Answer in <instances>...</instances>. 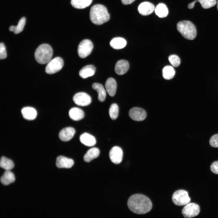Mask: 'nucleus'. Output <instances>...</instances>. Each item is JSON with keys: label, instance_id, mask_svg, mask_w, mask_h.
Listing matches in <instances>:
<instances>
[{"label": "nucleus", "instance_id": "e433bc0d", "mask_svg": "<svg viewBox=\"0 0 218 218\" xmlns=\"http://www.w3.org/2000/svg\"><path fill=\"white\" fill-rule=\"evenodd\" d=\"M15 29V26H11L9 28V30L11 31L14 32Z\"/></svg>", "mask_w": 218, "mask_h": 218}, {"label": "nucleus", "instance_id": "7c9ffc66", "mask_svg": "<svg viewBox=\"0 0 218 218\" xmlns=\"http://www.w3.org/2000/svg\"><path fill=\"white\" fill-rule=\"evenodd\" d=\"M25 21L26 18L25 17H23L20 19L17 25L15 26V29L14 32L15 34H18L22 31L25 23Z\"/></svg>", "mask_w": 218, "mask_h": 218}, {"label": "nucleus", "instance_id": "5701e85b", "mask_svg": "<svg viewBox=\"0 0 218 218\" xmlns=\"http://www.w3.org/2000/svg\"><path fill=\"white\" fill-rule=\"evenodd\" d=\"M100 151L97 147H93L89 150L84 157V160L86 162H89L93 159L98 157Z\"/></svg>", "mask_w": 218, "mask_h": 218}, {"label": "nucleus", "instance_id": "4468645a", "mask_svg": "<svg viewBox=\"0 0 218 218\" xmlns=\"http://www.w3.org/2000/svg\"><path fill=\"white\" fill-rule=\"evenodd\" d=\"M75 133V130L73 128L67 127L61 130L59 134V137L62 141H67L71 140Z\"/></svg>", "mask_w": 218, "mask_h": 218}, {"label": "nucleus", "instance_id": "72a5a7b5", "mask_svg": "<svg viewBox=\"0 0 218 218\" xmlns=\"http://www.w3.org/2000/svg\"><path fill=\"white\" fill-rule=\"evenodd\" d=\"M7 57V53L5 46L2 42L0 43V58L3 59Z\"/></svg>", "mask_w": 218, "mask_h": 218}, {"label": "nucleus", "instance_id": "4be33fe9", "mask_svg": "<svg viewBox=\"0 0 218 218\" xmlns=\"http://www.w3.org/2000/svg\"><path fill=\"white\" fill-rule=\"evenodd\" d=\"M110 44L111 47L115 49H119L124 48L127 44L126 40L121 37H116L112 39Z\"/></svg>", "mask_w": 218, "mask_h": 218}, {"label": "nucleus", "instance_id": "7ed1b4c3", "mask_svg": "<svg viewBox=\"0 0 218 218\" xmlns=\"http://www.w3.org/2000/svg\"><path fill=\"white\" fill-rule=\"evenodd\" d=\"M53 54V50L49 45L44 44L36 49L35 57L36 61L41 64L48 63L51 60Z\"/></svg>", "mask_w": 218, "mask_h": 218}, {"label": "nucleus", "instance_id": "412c9836", "mask_svg": "<svg viewBox=\"0 0 218 218\" xmlns=\"http://www.w3.org/2000/svg\"><path fill=\"white\" fill-rule=\"evenodd\" d=\"M105 87L109 95L111 97L114 96L117 89V84L115 80L112 78H108L106 82Z\"/></svg>", "mask_w": 218, "mask_h": 218}, {"label": "nucleus", "instance_id": "20e7f679", "mask_svg": "<svg viewBox=\"0 0 218 218\" xmlns=\"http://www.w3.org/2000/svg\"><path fill=\"white\" fill-rule=\"evenodd\" d=\"M177 29L185 38L192 40L194 39L197 35V30L194 24L188 20H184L178 22Z\"/></svg>", "mask_w": 218, "mask_h": 218}, {"label": "nucleus", "instance_id": "9b49d317", "mask_svg": "<svg viewBox=\"0 0 218 218\" xmlns=\"http://www.w3.org/2000/svg\"><path fill=\"white\" fill-rule=\"evenodd\" d=\"M129 114L132 120L137 121L144 120L146 117L147 113L143 109L138 107H133L130 109Z\"/></svg>", "mask_w": 218, "mask_h": 218}, {"label": "nucleus", "instance_id": "cd10ccee", "mask_svg": "<svg viewBox=\"0 0 218 218\" xmlns=\"http://www.w3.org/2000/svg\"><path fill=\"white\" fill-rule=\"evenodd\" d=\"M0 166L2 168L8 170L13 169L14 165L13 161L11 159L3 156L1 158Z\"/></svg>", "mask_w": 218, "mask_h": 218}, {"label": "nucleus", "instance_id": "b1692460", "mask_svg": "<svg viewBox=\"0 0 218 218\" xmlns=\"http://www.w3.org/2000/svg\"><path fill=\"white\" fill-rule=\"evenodd\" d=\"M15 180V175L10 170H6L0 179L1 183L4 185H9L14 182Z\"/></svg>", "mask_w": 218, "mask_h": 218}, {"label": "nucleus", "instance_id": "2eb2a0df", "mask_svg": "<svg viewBox=\"0 0 218 218\" xmlns=\"http://www.w3.org/2000/svg\"><path fill=\"white\" fill-rule=\"evenodd\" d=\"M129 65L128 62L124 60L118 61L115 67V71L118 75H121L126 73L129 69Z\"/></svg>", "mask_w": 218, "mask_h": 218}, {"label": "nucleus", "instance_id": "473e14b6", "mask_svg": "<svg viewBox=\"0 0 218 218\" xmlns=\"http://www.w3.org/2000/svg\"><path fill=\"white\" fill-rule=\"evenodd\" d=\"M209 143L211 147H218V134H215L211 137Z\"/></svg>", "mask_w": 218, "mask_h": 218}, {"label": "nucleus", "instance_id": "aec40b11", "mask_svg": "<svg viewBox=\"0 0 218 218\" xmlns=\"http://www.w3.org/2000/svg\"><path fill=\"white\" fill-rule=\"evenodd\" d=\"M69 115L70 117L72 120L78 121L84 117V114L81 109L75 107L71 108L69 110Z\"/></svg>", "mask_w": 218, "mask_h": 218}, {"label": "nucleus", "instance_id": "c756f323", "mask_svg": "<svg viewBox=\"0 0 218 218\" xmlns=\"http://www.w3.org/2000/svg\"><path fill=\"white\" fill-rule=\"evenodd\" d=\"M119 108L116 104H112L109 108V114L112 120H115L118 116Z\"/></svg>", "mask_w": 218, "mask_h": 218}, {"label": "nucleus", "instance_id": "6ab92c4d", "mask_svg": "<svg viewBox=\"0 0 218 218\" xmlns=\"http://www.w3.org/2000/svg\"><path fill=\"white\" fill-rule=\"evenodd\" d=\"M96 71L95 67L92 65H89L83 67L79 71L80 76L83 78H85L93 76Z\"/></svg>", "mask_w": 218, "mask_h": 218}, {"label": "nucleus", "instance_id": "39448f33", "mask_svg": "<svg viewBox=\"0 0 218 218\" xmlns=\"http://www.w3.org/2000/svg\"><path fill=\"white\" fill-rule=\"evenodd\" d=\"M172 200L175 205L182 206L189 203L190 199L189 197L187 191L180 190L176 191L173 193L172 197Z\"/></svg>", "mask_w": 218, "mask_h": 218}, {"label": "nucleus", "instance_id": "1a4fd4ad", "mask_svg": "<svg viewBox=\"0 0 218 218\" xmlns=\"http://www.w3.org/2000/svg\"><path fill=\"white\" fill-rule=\"evenodd\" d=\"M73 99L76 104L81 106H88L91 102V97L86 93L83 92L76 94L73 96Z\"/></svg>", "mask_w": 218, "mask_h": 218}, {"label": "nucleus", "instance_id": "2f4dec72", "mask_svg": "<svg viewBox=\"0 0 218 218\" xmlns=\"http://www.w3.org/2000/svg\"><path fill=\"white\" fill-rule=\"evenodd\" d=\"M168 60L171 64L174 67H177L180 64V60L177 55L173 54L170 55Z\"/></svg>", "mask_w": 218, "mask_h": 218}, {"label": "nucleus", "instance_id": "dca6fc26", "mask_svg": "<svg viewBox=\"0 0 218 218\" xmlns=\"http://www.w3.org/2000/svg\"><path fill=\"white\" fill-rule=\"evenodd\" d=\"M80 140L82 144L88 147L94 146L96 143L94 137L86 133H84L80 136Z\"/></svg>", "mask_w": 218, "mask_h": 218}, {"label": "nucleus", "instance_id": "f257e3e1", "mask_svg": "<svg viewBox=\"0 0 218 218\" xmlns=\"http://www.w3.org/2000/svg\"><path fill=\"white\" fill-rule=\"evenodd\" d=\"M127 206L133 212L137 214L146 213L151 209L152 203L149 199L141 194L132 195L128 200Z\"/></svg>", "mask_w": 218, "mask_h": 218}, {"label": "nucleus", "instance_id": "a878e982", "mask_svg": "<svg viewBox=\"0 0 218 218\" xmlns=\"http://www.w3.org/2000/svg\"><path fill=\"white\" fill-rule=\"evenodd\" d=\"M154 11L156 15L160 18L166 17L168 13L167 6L163 3H160L158 4L155 8Z\"/></svg>", "mask_w": 218, "mask_h": 218}, {"label": "nucleus", "instance_id": "4c0bfd02", "mask_svg": "<svg viewBox=\"0 0 218 218\" xmlns=\"http://www.w3.org/2000/svg\"><path fill=\"white\" fill-rule=\"evenodd\" d=\"M217 9L218 10V0H217Z\"/></svg>", "mask_w": 218, "mask_h": 218}, {"label": "nucleus", "instance_id": "f3484780", "mask_svg": "<svg viewBox=\"0 0 218 218\" xmlns=\"http://www.w3.org/2000/svg\"><path fill=\"white\" fill-rule=\"evenodd\" d=\"M21 113L23 117L28 120L35 119L37 115L36 110L32 107H23L21 109Z\"/></svg>", "mask_w": 218, "mask_h": 218}, {"label": "nucleus", "instance_id": "423d86ee", "mask_svg": "<svg viewBox=\"0 0 218 218\" xmlns=\"http://www.w3.org/2000/svg\"><path fill=\"white\" fill-rule=\"evenodd\" d=\"M63 64V61L61 58L55 57L48 63L45 69V72L49 74L55 73L62 69Z\"/></svg>", "mask_w": 218, "mask_h": 218}, {"label": "nucleus", "instance_id": "bb28decb", "mask_svg": "<svg viewBox=\"0 0 218 218\" xmlns=\"http://www.w3.org/2000/svg\"><path fill=\"white\" fill-rule=\"evenodd\" d=\"M92 0H71V3L74 8L78 9H83L89 6Z\"/></svg>", "mask_w": 218, "mask_h": 218}, {"label": "nucleus", "instance_id": "393cba45", "mask_svg": "<svg viewBox=\"0 0 218 218\" xmlns=\"http://www.w3.org/2000/svg\"><path fill=\"white\" fill-rule=\"evenodd\" d=\"M92 87L97 92L98 99L100 102L104 101L106 98V92L102 84L98 83H94L92 85Z\"/></svg>", "mask_w": 218, "mask_h": 218}, {"label": "nucleus", "instance_id": "f8f14e48", "mask_svg": "<svg viewBox=\"0 0 218 218\" xmlns=\"http://www.w3.org/2000/svg\"><path fill=\"white\" fill-rule=\"evenodd\" d=\"M155 8L154 5L148 2H144L141 3L138 7L139 13L142 15H147L151 14Z\"/></svg>", "mask_w": 218, "mask_h": 218}, {"label": "nucleus", "instance_id": "c9c22d12", "mask_svg": "<svg viewBox=\"0 0 218 218\" xmlns=\"http://www.w3.org/2000/svg\"><path fill=\"white\" fill-rule=\"evenodd\" d=\"M135 0H121L122 3L125 5L130 4Z\"/></svg>", "mask_w": 218, "mask_h": 218}, {"label": "nucleus", "instance_id": "f704fd0d", "mask_svg": "<svg viewBox=\"0 0 218 218\" xmlns=\"http://www.w3.org/2000/svg\"><path fill=\"white\" fill-rule=\"evenodd\" d=\"M210 170L213 173L218 174V161L212 163L210 166Z\"/></svg>", "mask_w": 218, "mask_h": 218}, {"label": "nucleus", "instance_id": "9d476101", "mask_svg": "<svg viewBox=\"0 0 218 218\" xmlns=\"http://www.w3.org/2000/svg\"><path fill=\"white\" fill-rule=\"evenodd\" d=\"M109 156L112 163L115 164L120 163L123 159V152L121 148L118 146H114L110 150Z\"/></svg>", "mask_w": 218, "mask_h": 218}, {"label": "nucleus", "instance_id": "a211bd4d", "mask_svg": "<svg viewBox=\"0 0 218 218\" xmlns=\"http://www.w3.org/2000/svg\"><path fill=\"white\" fill-rule=\"evenodd\" d=\"M199 2L204 9L209 8L214 6L216 3V0H195L189 4L188 8L190 9L193 8L195 3Z\"/></svg>", "mask_w": 218, "mask_h": 218}, {"label": "nucleus", "instance_id": "0eeeda50", "mask_svg": "<svg viewBox=\"0 0 218 218\" xmlns=\"http://www.w3.org/2000/svg\"><path fill=\"white\" fill-rule=\"evenodd\" d=\"M93 48L91 41L88 39H84L79 44L78 48V54L81 58H84L91 53Z\"/></svg>", "mask_w": 218, "mask_h": 218}, {"label": "nucleus", "instance_id": "ddd939ff", "mask_svg": "<svg viewBox=\"0 0 218 218\" xmlns=\"http://www.w3.org/2000/svg\"><path fill=\"white\" fill-rule=\"evenodd\" d=\"M74 164L73 160L71 158L60 156L56 159V165L58 168H69Z\"/></svg>", "mask_w": 218, "mask_h": 218}, {"label": "nucleus", "instance_id": "c85d7f7f", "mask_svg": "<svg viewBox=\"0 0 218 218\" xmlns=\"http://www.w3.org/2000/svg\"><path fill=\"white\" fill-rule=\"evenodd\" d=\"M175 71L171 66L168 65L164 67L162 70L163 76L166 80H170L174 77Z\"/></svg>", "mask_w": 218, "mask_h": 218}, {"label": "nucleus", "instance_id": "f03ea898", "mask_svg": "<svg viewBox=\"0 0 218 218\" xmlns=\"http://www.w3.org/2000/svg\"><path fill=\"white\" fill-rule=\"evenodd\" d=\"M90 18L93 24L100 25L108 21L110 16L105 7L98 4L94 5L91 8Z\"/></svg>", "mask_w": 218, "mask_h": 218}, {"label": "nucleus", "instance_id": "6e6552de", "mask_svg": "<svg viewBox=\"0 0 218 218\" xmlns=\"http://www.w3.org/2000/svg\"><path fill=\"white\" fill-rule=\"evenodd\" d=\"M200 212L199 206L194 203L187 204L182 210V213L185 218H191L197 216Z\"/></svg>", "mask_w": 218, "mask_h": 218}]
</instances>
